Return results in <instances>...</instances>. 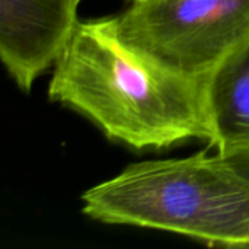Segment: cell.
I'll return each instance as SVG.
<instances>
[{
    "label": "cell",
    "mask_w": 249,
    "mask_h": 249,
    "mask_svg": "<svg viewBox=\"0 0 249 249\" xmlns=\"http://www.w3.org/2000/svg\"><path fill=\"white\" fill-rule=\"evenodd\" d=\"M222 155V153H220ZM223 156L229 160V163L249 181V146L232 150L229 153H223Z\"/></svg>",
    "instance_id": "cell-6"
},
{
    "label": "cell",
    "mask_w": 249,
    "mask_h": 249,
    "mask_svg": "<svg viewBox=\"0 0 249 249\" xmlns=\"http://www.w3.org/2000/svg\"><path fill=\"white\" fill-rule=\"evenodd\" d=\"M48 98L130 149L213 142L206 82L171 73L127 47L107 18L79 20L58 54Z\"/></svg>",
    "instance_id": "cell-1"
},
{
    "label": "cell",
    "mask_w": 249,
    "mask_h": 249,
    "mask_svg": "<svg viewBox=\"0 0 249 249\" xmlns=\"http://www.w3.org/2000/svg\"><path fill=\"white\" fill-rule=\"evenodd\" d=\"M206 99L213 128L210 144L219 153L249 146V36L206 80Z\"/></svg>",
    "instance_id": "cell-5"
},
{
    "label": "cell",
    "mask_w": 249,
    "mask_h": 249,
    "mask_svg": "<svg viewBox=\"0 0 249 249\" xmlns=\"http://www.w3.org/2000/svg\"><path fill=\"white\" fill-rule=\"evenodd\" d=\"M74 0H0V57L22 92L54 66L77 19Z\"/></svg>",
    "instance_id": "cell-4"
},
{
    "label": "cell",
    "mask_w": 249,
    "mask_h": 249,
    "mask_svg": "<svg viewBox=\"0 0 249 249\" xmlns=\"http://www.w3.org/2000/svg\"><path fill=\"white\" fill-rule=\"evenodd\" d=\"M82 203L101 223L249 248V181L219 152L131 163L86 190Z\"/></svg>",
    "instance_id": "cell-2"
},
{
    "label": "cell",
    "mask_w": 249,
    "mask_h": 249,
    "mask_svg": "<svg viewBox=\"0 0 249 249\" xmlns=\"http://www.w3.org/2000/svg\"><path fill=\"white\" fill-rule=\"evenodd\" d=\"M107 20L127 47L153 64L206 82L249 36V0H133Z\"/></svg>",
    "instance_id": "cell-3"
},
{
    "label": "cell",
    "mask_w": 249,
    "mask_h": 249,
    "mask_svg": "<svg viewBox=\"0 0 249 249\" xmlns=\"http://www.w3.org/2000/svg\"><path fill=\"white\" fill-rule=\"evenodd\" d=\"M74 1H76V3H77V4H79V3H80V1H82V0H74ZM130 1H133V0H130Z\"/></svg>",
    "instance_id": "cell-7"
}]
</instances>
